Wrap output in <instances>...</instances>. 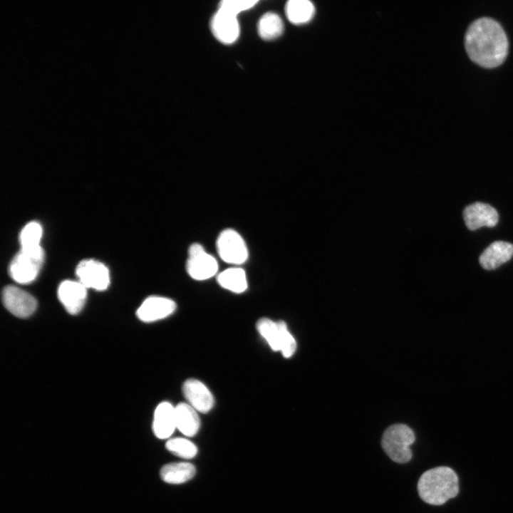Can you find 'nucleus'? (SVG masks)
<instances>
[{
	"label": "nucleus",
	"mask_w": 513,
	"mask_h": 513,
	"mask_svg": "<svg viewBox=\"0 0 513 513\" xmlns=\"http://www.w3.org/2000/svg\"><path fill=\"white\" fill-rule=\"evenodd\" d=\"M285 12L291 23L300 25L312 19L315 7L313 3L308 0H290L285 6Z\"/></svg>",
	"instance_id": "nucleus-18"
},
{
	"label": "nucleus",
	"mask_w": 513,
	"mask_h": 513,
	"mask_svg": "<svg viewBox=\"0 0 513 513\" xmlns=\"http://www.w3.org/2000/svg\"><path fill=\"white\" fill-rule=\"evenodd\" d=\"M513 256V244L504 241H495L481 254L479 262L486 270H493L508 261Z\"/></svg>",
	"instance_id": "nucleus-14"
},
{
	"label": "nucleus",
	"mask_w": 513,
	"mask_h": 513,
	"mask_svg": "<svg viewBox=\"0 0 513 513\" xmlns=\"http://www.w3.org/2000/svg\"><path fill=\"white\" fill-rule=\"evenodd\" d=\"M195 472V467L191 463L173 462L162 467L160 476L167 483L181 484L192 478Z\"/></svg>",
	"instance_id": "nucleus-17"
},
{
	"label": "nucleus",
	"mask_w": 513,
	"mask_h": 513,
	"mask_svg": "<svg viewBox=\"0 0 513 513\" xmlns=\"http://www.w3.org/2000/svg\"><path fill=\"white\" fill-rule=\"evenodd\" d=\"M258 1L253 0H224L219 4V9L229 14L237 15L254 7Z\"/></svg>",
	"instance_id": "nucleus-24"
},
{
	"label": "nucleus",
	"mask_w": 513,
	"mask_h": 513,
	"mask_svg": "<svg viewBox=\"0 0 513 513\" xmlns=\"http://www.w3.org/2000/svg\"><path fill=\"white\" fill-rule=\"evenodd\" d=\"M42 233V227L39 223L36 222L28 223L20 233L21 249H28L40 247Z\"/></svg>",
	"instance_id": "nucleus-22"
},
{
	"label": "nucleus",
	"mask_w": 513,
	"mask_h": 513,
	"mask_svg": "<svg viewBox=\"0 0 513 513\" xmlns=\"http://www.w3.org/2000/svg\"><path fill=\"white\" fill-rule=\"evenodd\" d=\"M175 410L177 428L186 436L195 435L200 426L197 410L185 403H178L175 407Z\"/></svg>",
	"instance_id": "nucleus-16"
},
{
	"label": "nucleus",
	"mask_w": 513,
	"mask_h": 513,
	"mask_svg": "<svg viewBox=\"0 0 513 513\" xmlns=\"http://www.w3.org/2000/svg\"><path fill=\"white\" fill-rule=\"evenodd\" d=\"M175 407L169 402H162L155 408L152 430L160 439L169 437L176 428Z\"/></svg>",
	"instance_id": "nucleus-15"
},
{
	"label": "nucleus",
	"mask_w": 513,
	"mask_h": 513,
	"mask_svg": "<svg viewBox=\"0 0 513 513\" xmlns=\"http://www.w3.org/2000/svg\"><path fill=\"white\" fill-rule=\"evenodd\" d=\"M186 269L192 279L206 280L217 272L218 263L216 259L208 254L201 244H192L189 248Z\"/></svg>",
	"instance_id": "nucleus-6"
},
{
	"label": "nucleus",
	"mask_w": 513,
	"mask_h": 513,
	"mask_svg": "<svg viewBox=\"0 0 513 513\" xmlns=\"http://www.w3.org/2000/svg\"><path fill=\"white\" fill-rule=\"evenodd\" d=\"M257 31L259 36L264 40L275 39L283 33V21L277 14L266 13L258 21Z\"/></svg>",
	"instance_id": "nucleus-20"
},
{
	"label": "nucleus",
	"mask_w": 513,
	"mask_h": 513,
	"mask_svg": "<svg viewBox=\"0 0 513 513\" xmlns=\"http://www.w3.org/2000/svg\"><path fill=\"white\" fill-rule=\"evenodd\" d=\"M58 296L69 314H76L85 304L87 291L78 281L66 280L58 286Z\"/></svg>",
	"instance_id": "nucleus-13"
},
{
	"label": "nucleus",
	"mask_w": 513,
	"mask_h": 513,
	"mask_svg": "<svg viewBox=\"0 0 513 513\" xmlns=\"http://www.w3.org/2000/svg\"><path fill=\"white\" fill-rule=\"evenodd\" d=\"M256 328L273 351L281 350V321L275 322L268 318H261L256 323Z\"/></svg>",
	"instance_id": "nucleus-21"
},
{
	"label": "nucleus",
	"mask_w": 513,
	"mask_h": 513,
	"mask_svg": "<svg viewBox=\"0 0 513 513\" xmlns=\"http://www.w3.org/2000/svg\"><path fill=\"white\" fill-rule=\"evenodd\" d=\"M165 446L175 455L185 459L194 457L197 452L196 445L189 440L182 437L170 439Z\"/></svg>",
	"instance_id": "nucleus-23"
},
{
	"label": "nucleus",
	"mask_w": 513,
	"mask_h": 513,
	"mask_svg": "<svg viewBox=\"0 0 513 513\" xmlns=\"http://www.w3.org/2000/svg\"><path fill=\"white\" fill-rule=\"evenodd\" d=\"M2 301L10 313L19 318L31 316L37 307V301L32 295L14 286L3 289Z\"/></svg>",
	"instance_id": "nucleus-8"
},
{
	"label": "nucleus",
	"mask_w": 513,
	"mask_h": 513,
	"mask_svg": "<svg viewBox=\"0 0 513 513\" xmlns=\"http://www.w3.org/2000/svg\"><path fill=\"white\" fill-rule=\"evenodd\" d=\"M211 30L214 37L224 44H232L239 38L240 26L237 16L218 9L211 20Z\"/></svg>",
	"instance_id": "nucleus-9"
},
{
	"label": "nucleus",
	"mask_w": 513,
	"mask_h": 513,
	"mask_svg": "<svg viewBox=\"0 0 513 513\" xmlns=\"http://www.w3.org/2000/svg\"><path fill=\"white\" fill-rule=\"evenodd\" d=\"M78 281L86 289L91 288L103 291L110 284V274L108 268L101 262L93 259L81 261L76 267Z\"/></svg>",
	"instance_id": "nucleus-7"
},
{
	"label": "nucleus",
	"mask_w": 513,
	"mask_h": 513,
	"mask_svg": "<svg viewBox=\"0 0 513 513\" xmlns=\"http://www.w3.org/2000/svg\"><path fill=\"white\" fill-rule=\"evenodd\" d=\"M176 309L175 302L168 298L152 296L147 298L137 311L138 318L150 323L165 318Z\"/></svg>",
	"instance_id": "nucleus-12"
},
{
	"label": "nucleus",
	"mask_w": 513,
	"mask_h": 513,
	"mask_svg": "<svg viewBox=\"0 0 513 513\" xmlns=\"http://www.w3.org/2000/svg\"><path fill=\"white\" fill-rule=\"evenodd\" d=\"M463 219L467 227L473 231L482 227L496 226L499 220V214L492 206L477 202L467 205L464 209Z\"/></svg>",
	"instance_id": "nucleus-10"
},
{
	"label": "nucleus",
	"mask_w": 513,
	"mask_h": 513,
	"mask_svg": "<svg viewBox=\"0 0 513 513\" xmlns=\"http://www.w3.org/2000/svg\"><path fill=\"white\" fill-rule=\"evenodd\" d=\"M218 284L224 289L236 294H241L247 289L245 271L239 267L227 269L217 277Z\"/></svg>",
	"instance_id": "nucleus-19"
},
{
	"label": "nucleus",
	"mask_w": 513,
	"mask_h": 513,
	"mask_svg": "<svg viewBox=\"0 0 513 513\" xmlns=\"http://www.w3.org/2000/svg\"><path fill=\"white\" fill-rule=\"evenodd\" d=\"M415 440L414 432L410 427L405 424H394L383 432L381 446L393 462L404 464L412 459L410 446Z\"/></svg>",
	"instance_id": "nucleus-3"
},
{
	"label": "nucleus",
	"mask_w": 513,
	"mask_h": 513,
	"mask_svg": "<svg viewBox=\"0 0 513 513\" xmlns=\"http://www.w3.org/2000/svg\"><path fill=\"white\" fill-rule=\"evenodd\" d=\"M281 350L284 358H290L295 353L296 349V342L293 336L289 331L286 323L281 321Z\"/></svg>",
	"instance_id": "nucleus-25"
},
{
	"label": "nucleus",
	"mask_w": 513,
	"mask_h": 513,
	"mask_svg": "<svg viewBox=\"0 0 513 513\" xmlns=\"http://www.w3.org/2000/svg\"><path fill=\"white\" fill-rule=\"evenodd\" d=\"M418 492L423 501L442 505L459 492L458 477L448 467H437L425 471L418 482Z\"/></svg>",
	"instance_id": "nucleus-2"
},
{
	"label": "nucleus",
	"mask_w": 513,
	"mask_h": 513,
	"mask_svg": "<svg viewBox=\"0 0 513 513\" xmlns=\"http://www.w3.org/2000/svg\"><path fill=\"white\" fill-rule=\"evenodd\" d=\"M220 258L226 263L239 265L248 258V249L242 236L232 229L223 230L217 240Z\"/></svg>",
	"instance_id": "nucleus-5"
},
{
	"label": "nucleus",
	"mask_w": 513,
	"mask_h": 513,
	"mask_svg": "<svg viewBox=\"0 0 513 513\" xmlns=\"http://www.w3.org/2000/svg\"><path fill=\"white\" fill-rule=\"evenodd\" d=\"M182 392L187 403L197 412L207 413L214 406V399L212 393L203 383L197 379L185 380Z\"/></svg>",
	"instance_id": "nucleus-11"
},
{
	"label": "nucleus",
	"mask_w": 513,
	"mask_h": 513,
	"mask_svg": "<svg viewBox=\"0 0 513 513\" xmlns=\"http://www.w3.org/2000/svg\"><path fill=\"white\" fill-rule=\"evenodd\" d=\"M43 261L44 252L41 246L33 249H21L10 263L9 274L19 284L31 283L38 276Z\"/></svg>",
	"instance_id": "nucleus-4"
},
{
	"label": "nucleus",
	"mask_w": 513,
	"mask_h": 513,
	"mask_svg": "<svg viewBox=\"0 0 513 513\" xmlns=\"http://www.w3.org/2000/svg\"><path fill=\"white\" fill-rule=\"evenodd\" d=\"M465 46L472 61L484 68H494L502 64L507 56L508 40L497 21L482 17L468 27Z\"/></svg>",
	"instance_id": "nucleus-1"
}]
</instances>
